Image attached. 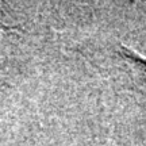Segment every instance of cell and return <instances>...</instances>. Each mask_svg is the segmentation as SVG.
<instances>
[{
  "instance_id": "6da1fadb",
  "label": "cell",
  "mask_w": 146,
  "mask_h": 146,
  "mask_svg": "<svg viewBox=\"0 0 146 146\" xmlns=\"http://www.w3.org/2000/svg\"><path fill=\"white\" fill-rule=\"evenodd\" d=\"M120 54L129 61L130 64H133L135 68H138L141 70V73L145 76L146 78V56H141L137 52H134L133 49L126 46H120Z\"/></svg>"
}]
</instances>
